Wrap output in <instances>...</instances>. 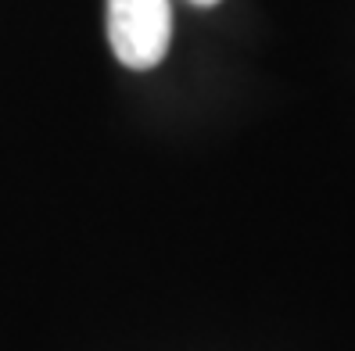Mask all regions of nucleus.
I'll return each instance as SVG.
<instances>
[{
	"mask_svg": "<svg viewBox=\"0 0 355 351\" xmlns=\"http://www.w3.org/2000/svg\"><path fill=\"white\" fill-rule=\"evenodd\" d=\"M173 39L169 0H108V44L112 54L133 72L162 65Z\"/></svg>",
	"mask_w": 355,
	"mask_h": 351,
	"instance_id": "f257e3e1",
	"label": "nucleus"
},
{
	"mask_svg": "<svg viewBox=\"0 0 355 351\" xmlns=\"http://www.w3.org/2000/svg\"><path fill=\"white\" fill-rule=\"evenodd\" d=\"M191 4H198V8H216L219 0H191Z\"/></svg>",
	"mask_w": 355,
	"mask_h": 351,
	"instance_id": "f03ea898",
	"label": "nucleus"
}]
</instances>
